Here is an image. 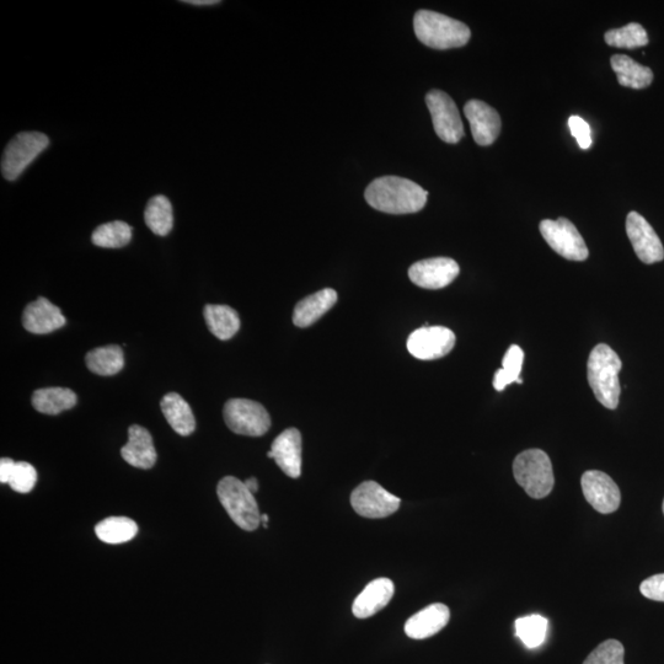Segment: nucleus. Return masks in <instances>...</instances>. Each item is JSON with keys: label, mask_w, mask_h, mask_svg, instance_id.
Listing matches in <instances>:
<instances>
[{"label": "nucleus", "mask_w": 664, "mask_h": 664, "mask_svg": "<svg viewBox=\"0 0 664 664\" xmlns=\"http://www.w3.org/2000/svg\"><path fill=\"white\" fill-rule=\"evenodd\" d=\"M625 649L618 640H607L593 650L583 664H625Z\"/></svg>", "instance_id": "473e14b6"}, {"label": "nucleus", "mask_w": 664, "mask_h": 664, "mask_svg": "<svg viewBox=\"0 0 664 664\" xmlns=\"http://www.w3.org/2000/svg\"><path fill=\"white\" fill-rule=\"evenodd\" d=\"M122 458L125 462L138 469H152L157 463V451H155L151 433L142 426L133 425L128 430V442L121 449Z\"/></svg>", "instance_id": "a211bd4d"}, {"label": "nucleus", "mask_w": 664, "mask_h": 664, "mask_svg": "<svg viewBox=\"0 0 664 664\" xmlns=\"http://www.w3.org/2000/svg\"><path fill=\"white\" fill-rule=\"evenodd\" d=\"M166 421L180 436H190L196 428V420L191 406L178 393H169L160 403Z\"/></svg>", "instance_id": "4be33fe9"}, {"label": "nucleus", "mask_w": 664, "mask_h": 664, "mask_svg": "<svg viewBox=\"0 0 664 664\" xmlns=\"http://www.w3.org/2000/svg\"><path fill=\"white\" fill-rule=\"evenodd\" d=\"M217 494L229 517L238 527L253 532L259 528L261 514L253 492L246 487L244 481L234 476H226L219 481Z\"/></svg>", "instance_id": "39448f33"}, {"label": "nucleus", "mask_w": 664, "mask_h": 664, "mask_svg": "<svg viewBox=\"0 0 664 664\" xmlns=\"http://www.w3.org/2000/svg\"><path fill=\"white\" fill-rule=\"evenodd\" d=\"M208 329L217 339L227 341L240 329V318L237 312L228 305L208 304L203 310Z\"/></svg>", "instance_id": "5701e85b"}, {"label": "nucleus", "mask_w": 664, "mask_h": 664, "mask_svg": "<svg viewBox=\"0 0 664 664\" xmlns=\"http://www.w3.org/2000/svg\"><path fill=\"white\" fill-rule=\"evenodd\" d=\"M417 39L435 50H449L468 44L471 32L467 25L447 15L420 10L414 18Z\"/></svg>", "instance_id": "7ed1b4c3"}, {"label": "nucleus", "mask_w": 664, "mask_h": 664, "mask_svg": "<svg viewBox=\"0 0 664 664\" xmlns=\"http://www.w3.org/2000/svg\"><path fill=\"white\" fill-rule=\"evenodd\" d=\"M471 133L479 146H491L501 132V117L498 112L480 100H470L464 107Z\"/></svg>", "instance_id": "2eb2a0df"}, {"label": "nucleus", "mask_w": 664, "mask_h": 664, "mask_svg": "<svg viewBox=\"0 0 664 664\" xmlns=\"http://www.w3.org/2000/svg\"><path fill=\"white\" fill-rule=\"evenodd\" d=\"M394 583L389 578H377L363 589L353 603L352 612L358 619H367L387 607L394 596Z\"/></svg>", "instance_id": "aec40b11"}, {"label": "nucleus", "mask_w": 664, "mask_h": 664, "mask_svg": "<svg viewBox=\"0 0 664 664\" xmlns=\"http://www.w3.org/2000/svg\"><path fill=\"white\" fill-rule=\"evenodd\" d=\"M524 361V352L521 347L513 345L508 348L503 357L502 368L498 369L494 377V388L497 392H503L507 385L522 384L521 376Z\"/></svg>", "instance_id": "c756f323"}, {"label": "nucleus", "mask_w": 664, "mask_h": 664, "mask_svg": "<svg viewBox=\"0 0 664 664\" xmlns=\"http://www.w3.org/2000/svg\"><path fill=\"white\" fill-rule=\"evenodd\" d=\"M96 537L106 544H122L130 542L138 533L135 521L127 517H110L95 527Z\"/></svg>", "instance_id": "bb28decb"}, {"label": "nucleus", "mask_w": 664, "mask_h": 664, "mask_svg": "<svg viewBox=\"0 0 664 664\" xmlns=\"http://www.w3.org/2000/svg\"><path fill=\"white\" fill-rule=\"evenodd\" d=\"M337 302V293L334 289L325 288L302 299L294 308L293 323L299 328L317 323Z\"/></svg>", "instance_id": "412c9836"}, {"label": "nucleus", "mask_w": 664, "mask_h": 664, "mask_svg": "<svg viewBox=\"0 0 664 664\" xmlns=\"http://www.w3.org/2000/svg\"><path fill=\"white\" fill-rule=\"evenodd\" d=\"M184 3L196 5V7H205V5H216L221 2H218V0H184Z\"/></svg>", "instance_id": "4c0bfd02"}, {"label": "nucleus", "mask_w": 664, "mask_h": 664, "mask_svg": "<svg viewBox=\"0 0 664 664\" xmlns=\"http://www.w3.org/2000/svg\"><path fill=\"white\" fill-rule=\"evenodd\" d=\"M605 42L612 47L634 50L649 44V35L640 24L631 23L624 28L609 30L605 34Z\"/></svg>", "instance_id": "2f4dec72"}, {"label": "nucleus", "mask_w": 664, "mask_h": 664, "mask_svg": "<svg viewBox=\"0 0 664 664\" xmlns=\"http://www.w3.org/2000/svg\"><path fill=\"white\" fill-rule=\"evenodd\" d=\"M426 104L437 136L443 142L458 143L464 137V126L451 96L441 90H431L426 95Z\"/></svg>", "instance_id": "1a4fd4ad"}, {"label": "nucleus", "mask_w": 664, "mask_h": 664, "mask_svg": "<svg viewBox=\"0 0 664 664\" xmlns=\"http://www.w3.org/2000/svg\"><path fill=\"white\" fill-rule=\"evenodd\" d=\"M459 265L449 257H433L415 262L410 267L409 277L416 286L425 289H441L451 285L458 277Z\"/></svg>", "instance_id": "4468645a"}, {"label": "nucleus", "mask_w": 664, "mask_h": 664, "mask_svg": "<svg viewBox=\"0 0 664 664\" xmlns=\"http://www.w3.org/2000/svg\"><path fill=\"white\" fill-rule=\"evenodd\" d=\"M571 135L577 139L578 146L582 149L592 147L591 127L580 116H572L569 120Z\"/></svg>", "instance_id": "f704fd0d"}, {"label": "nucleus", "mask_w": 664, "mask_h": 664, "mask_svg": "<svg viewBox=\"0 0 664 664\" xmlns=\"http://www.w3.org/2000/svg\"><path fill=\"white\" fill-rule=\"evenodd\" d=\"M223 415L229 430L237 435L261 437L271 427L269 412L254 400L230 399L224 405Z\"/></svg>", "instance_id": "0eeeda50"}, {"label": "nucleus", "mask_w": 664, "mask_h": 664, "mask_svg": "<svg viewBox=\"0 0 664 664\" xmlns=\"http://www.w3.org/2000/svg\"><path fill=\"white\" fill-rule=\"evenodd\" d=\"M244 483L246 487H248V489L251 492H253V494H255L257 490H259V483H257V480L255 478H250L248 480H245Z\"/></svg>", "instance_id": "58836bf2"}, {"label": "nucleus", "mask_w": 664, "mask_h": 664, "mask_svg": "<svg viewBox=\"0 0 664 664\" xmlns=\"http://www.w3.org/2000/svg\"><path fill=\"white\" fill-rule=\"evenodd\" d=\"M90 372L98 376H115L125 367V355L117 345L94 348L85 357Z\"/></svg>", "instance_id": "a878e982"}, {"label": "nucleus", "mask_w": 664, "mask_h": 664, "mask_svg": "<svg viewBox=\"0 0 664 664\" xmlns=\"http://www.w3.org/2000/svg\"><path fill=\"white\" fill-rule=\"evenodd\" d=\"M133 229L126 222L115 221L103 224L91 235L94 245L105 249H120L130 244Z\"/></svg>", "instance_id": "c85d7f7f"}, {"label": "nucleus", "mask_w": 664, "mask_h": 664, "mask_svg": "<svg viewBox=\"0 0 664 664\" xmlns=\"http://www.w3.org/2000/svg\"><path fill=\"white\" fill-rule=\"evenodd\" d=\"M364 197L369 206L380 212L409 214L420 212L426 206L428 192L400 176H383L369 184Z\"/></svg>", "instance_id": "f257e3e1"}, {"label": "nucleus", "mask_w": 664, "mask_h": 664, "mask_svg": "<svg viewBox=\"0 0 664 664\" xmlns=\"http://www.w3.org/2000/svg\"><path fill=\"white\" fill-rule=\"evenodd\" d=\"M351 505L360 516L379 519L392 516L398 511L401 500L376 481H366L352 492Z\"/></svg>", "instance_id": "9d476101"}, {"label": "nucleus", "mask_w": 664, "mask_h": 664, "mask_svg": "<svg viewBox=\"0 0 664 664\" xmlns=\"http://www.w3.org/2000/svg\"><path fill=\"white\" fill-rule=\"evenodd\" d=\"M50 146V139L41 132H21L9 142L2 159L4 179L15 181L31 163Z\"/></svg>", "instance_id": "423d86ee"}, {"label": "nucleus", "mask_w": 664, "mask_h": 664, "mask_svg": "<svg viewBox=\"0 0 664 664\" xmlns=\"http://www.w3.org/2000/svg\"><path fill=\"white\" fill-rule=\"evenodd\" d=\"M583 495L594 510L602 514L614 513L621 503L617 484L609 475L599 470H589L581 479Z\"/></svg>", "instance_id": "f8f14e48"}, {"label": "nucleus", "mask_w": 664, "mask_h": 664, "mask_svg": "<svg viewBox=\"0 0 664 664\" xmlns=\"http://www.w3.org/2000/svg\"><path fill=\"white\" fill-rule=\"evenodd\" d=\"M144 219L154 234L160 237L168 235L174 227L173 206L169 198L163 195L151 198L144 212Z\"/></svg>", "instance_id": "cd10ccee"}, {"label": "nucleus", "mask_w": 664, "mask_h": 664, "mask_svg": "<svg viewBox=\"0 0 664 664\" xmlns=\"http://www.w3.org/2000/svg\"><path fill=\"white\" fill-rule=\"evenodd\" d=\"M37 483V471L28 462H16L8 485L19 494H29Z\"/></svg>", "instance_id": "72a5a7b5"}, {"label": "nucleus", "mask_w": 664, "mask_h": 664, "mask_svg": "<svg viewBox=\"0 0 664 664\" xmlns=\"http://www.w3.org/2000/svg\"><path fill=\"white\" fill-rule=\"evenodd\" d=\"M621 366L617 353L604 344L594 347L588 358V383L599 403L610 410L619 405Z\"/></svg>", "instance_id": "f03ea898"}, {"label": "nucleus", "mask_w": 664, "mask_h": 664, "mask_svg": "<svg viewBox=\"0 0 664 664\" xmlns=\"http://www.w3.org/2000/svg\"><path fill=\"white\" fill-rule=\"evenodd\" d=\"M77 394L68 388H44L32 395V406L45 415H58L77 405Z\"/></svg>", "instance_id": "b1692460"}, {"label": "nucleus", "mask_w": 664, "mask_h": 664, "mask_svg": "<svg viewBox=\"0 0 664 664\" xmlns=\"http://www.w3.org/2000/svg\"><path fill=\"white\" fill-rule=\"evenodd\" d=\"M663 513H664V501H663Z\"/></svg>", "instance_id": "a19ab883"}, {"label": "nucleus", "mask_w": 664, "mask_h": 664, "mask_svg": "<svg viewBox=\"0 0 664 664\" xmlns=\"http://www.w3.org/2000/svg\"><path fill=\"white\" fill-rule=\"evenodd\" d=\"M513 474L518 485L535 500L550 495L554 489L553 464L549 455L540 449H528L519 454L514 459Z\"/></svg>", "instance_id": "20e7f679"}, {"label": "nucleus", "mask_w": 664, "mask_h": 664, "mask_svg": "<svg viewBox=\"0 0 664 664\" xmlns=\"http://www.w3.org/2000/svg\"><path fill=\"white\" fill-rule=\"evenodd\" d=\"M23 325L31 334L45 335L63 328L66 325V318L57 305L47 298L40 297L25 308Z\"/></svg>", "instance_id": "f3484780"}, {"label": "nucleus", "mask_w": 664, "mask_h": 664, "mask_svg": "<svg viewBox=\"0 0 664 664\" xmlns=\"http://www.w3.org/2000/svg\"><path fill=\"white\" fill-rule=\"evenodd\" d=\"M545 242L560 256L571 261H585L589 251L575 224L569 219H545L539 226Z\"/></svg>", "instance_id": "6e6552de"}, {"label": "nucleus", "mask_w": 664, "mask_h": 664, "mask_svg": "<svg viewBox=\"0 0 664 664\" xmlns=\"http://www.w3.org/2000/svg\"><path fill=\"white\" fill-rule=\"evenodd\" d=\"M449 619H451V612L447 605L431 604L406 621L405 633L410 639L425 640L446 628Z\"/></svg>", "instance_id": "6ab92c4d"}, {"label": "nucleus", "mask_w": 664, "mask_h": 664, "mask_svg": "<svg viewBox=\"0 0 664 664\" xmlns=\"http://www.w3.org/2000/svg\"><path fill=\"white\" fill-rule=\"evenodd\" d=\"M549 621L542 615L532 614L516 620V634L528 649H537L548 635Z\"/></svg>", "instance_id": "7c9ffc66"}, {"label": "nucleus", "mask_w": 664, "mask_h": 664, "mask_svg": "<svg viewBox=\"0 0 664 664\" xmlns=\"http://www.w3.org/2000/svg\"><path fill=\"white\" fill-rule=\"evenodd\" d=\"M626 233L635 254L644 264L652 265L664 259V248L661 239L641 214L630 212L626 218Z\"/></svg>", "instance_id": "ddd939ff"}, {"label": "nucleus", "mask_w": 664, "mask_h": 664, "mask_svg": "<svg viewBox=\"0 0 664 664\" xmlns=\"http://www.w3.org/2000/svg\"><path fill=\"white\" fill-rule=\"evenodd\" d=\"M455 346V335L444 326H423L409 336L408 350L421 361H433L447 356Z\"/></svg>", "instance_id": "9b49d317"}, {"label": "nucleus", "mask_w": 664, "mask_h": 664, "mask_svg": "<svg viewBox=\"0 0 664 664\" xmlns=\"http://www.w3.org/2000/svg\"><path fill=\"white\" fill-rule=\"evenodd\" d=\"M618 82L625 88L645 89L650 87L653 73L649 67L641 66L628 56L615 55L610 60Z\"/></svg>", "instance_id": "393cba45"}, {"label": "nucleus", "mask_w": 664, "mask_h": 664, "mask_svg": "<svg viewBox=\"0 0 664 664\" xmlns=\"http://www.w3.org/2000/svg\"><path fill=\"white\" fill-rule=\"evenodd\" d=\"M267 457L275 459L289 478L298 479L302 474V435L297 428L283 431L272 443Z\"/></svg>", "instance_id": "dca6fc26"}, {"label": "nucleus", "mask_w": 664, "mask_h": 664, "mask_svg": "<svg viewBox=\"0 0 664 664\" xmlns=\"http://www.w3.org/2000/svg\"><path fill=\"white\" fill-rule=\"evenodd\" d=\"M16 462L10 458L0 460V483L8 484L10 475H12Z\"/></svg>", "instance_id": "e433bc0d"}, {"label": "nucleus", "mask_w": 664, "mask_h": 664, "mask_svg": "<svg viewBox=\"0 0 664 664\" xmlns=\"http://www.w3.org/2000/svg\"><path fill=\"white\" fill-rule=\"evenodd\" d=\"M640 591L642 596L651 601L664 602V574L646 578L641 583Z\"/></svg>", "instance_id": "c9c22d12"}, {"label": "nucleus", "mask_w": 664, "mask_h": 664, "mask_svg": "<svg viewBox=\"0 0 664 664\" xmlns=\"http://www.w3.org/2000/svg\"><path fill=\"white\" fill-rule=\"evenodd\" d=\"M261 523L264 528H267V523H269V516L267 514H261Z\"/></svg>", "instance_id": "ea45409f"}]
</instances>
